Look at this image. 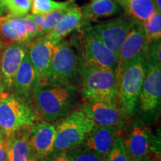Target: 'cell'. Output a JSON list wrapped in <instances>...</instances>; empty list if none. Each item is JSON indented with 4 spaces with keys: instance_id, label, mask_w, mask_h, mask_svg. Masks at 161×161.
Segmentation results:
<instances>
[{
    "instance_id": "obj_4",
    "label": "cell",
    "mask_w": 161,
    "mask_h": 161,
    "mask_svg": "<svg viewBox=\"0 0 161 161\" xmlns=\"http://www.w3.org/2000/svg\"><path fill=\"white\" fill-rule=\"evenodd\" d=\"M37 119V113L22 98L0 92V130L8 135L31 127Z\"/></svg>"
},
{
    "instance_id": "obj_3",
    "label": "cell",
    "mask_w": 161,
    "mask_h": 161,
    "mask_svg": "<svg viewBox=\"0 0 161 161\" xmlns=\"http://www.w3.org/2000/svg\"><path fill=\"white\" fill-rule=\"evenodd\" d=\"M146 67V58H141L116 74L119 109L124 116H131L135 112Z\"/></svg>"
},
{
    "instance_id": "obj_7",
    "label": "cell",
    "mask_w": 161,
    "mask_h": 161,
    "mask_svg": "<svg viewBox=\"0 0 161 161\" xmlns=\"http://www.w3.org/2000/svg\"><path fill=\"white\" fill-rule=\"evenodd\" d=\"M133 21L134 19L128 17H119L96 25L86 24L84 27L119 57Z\"/></svg>"
},
{
    "instance_id": "obj_21",
    "label": "cell",
    "mask_w": 161,
    "mask_h": 161,
    "mask_svg": "<svg viewBox=\"0 0 161 161\" xmlns=\"http://www.w3.org/2000/svg\"><path fill=\"white\" fill-rule=\"evenodd\" d=\"M122 11V8L115 0H92L80 8L81 24L86 25L98 18L111 17Z\"/></svg>"
},
{
    "instance_id": "obj_19",
    "label": "cell",
    "mask_w": 161,
    "mask_h": 161,
    "mask_svg": "<svg viewBox=\"0 0 161 161\" xmlns=\"http://www.w3.org/2000/svg\"><path fill=\"white\" fill-rule=\"evenodd\" d=\"M36 84L35 69L26 53L14 78L13 88L18 97L27 98L32 95Z\"/></svg>"
},
{
    "instance_id": "obj_25",
    "label": "cell",
    "mask_w": 161,
    "mask_h": 161,
    "mask_svg": "<svg viewBox=\"0 0 161 161\" xmlns=\"http://www.w3.org/2000/svg\"><path fill=\"white\" fill-rule=\"evenodd\" d=\"M32 0H0V11L8 12L7 16L25 17L30 11Z\"/></svg>"
},
{
    "instance_id": "obj_29",
    "label": "cell",
    "mask_w": 161,
    "mask_h": 161,
    "mask_svg": "<svg viewBox=\"0 0 161 161\" xmlns=\"http://www.w3.org/2000/svg\"><path fill=\"white\" fill-rule=\"evenodd\" d=\"M161 41L158 40L148 45L146 60L152 63L161 64Z\"/></svg>"
},
{
    "instance_id": "obj_2",
    "label": "cell",
    "mask_w": 161,
    "mask_h": 161,
    "mask_svg": "<svg viewBox=\"0 0 161 161\" xmlns=\"http://www.w3.org/2000/svg\"><path fill=\"white\" fill-rule=\"evenodd\" d=\"M81 92L86 102L117 106V78L115 72L79 61Z\"/></svg>"
},
{
    "instance_id": "obj_34",
    "label": "cell",
    "mask_w": 161,
    "mask_h": 161,
    "mask_svg": "<svg viewBox=\"0 0 161 161\" xmlns=\"http://www.w3.org/2000/svg\"><path fill=\"white\" fill-rule=\"evenodd\" d=\"M4 91V86L3 84V81H2V78H1V72H0V92Z\"/></svg>"
},
{
    "instance_id": "obj_13",
    "label": "cell",
    "mask_w": 161,
    "mask_h": 161,
    "mask_svg": "<svg viewBox=\"0 0 161 161\" xmlns=\"http://www.w3.org/2000/svg\"><path fill=\"white\" fill-rule=\"evenodd\" d=\"M27 44L14 43L0 49V72L3 86L13 89L14 78L27 53Z\"/></svg>"
},
{
    "instance_id": "obj_27",
    "label": "cell",
    "mask_w": 161,
    "mask_h": 161,
    "mask_svg": "<svg viewBox=\"0 0 161 161\" xmlns=\"http://www.w3.org/2000/svg\"><path fill=\"white\" fill-rule=\"evenodd\" d=\"M67 156L70 161H104V159L102 158L97 153L79 146L73 149L66 152Z\"/></svg>"
},
{
    "instance_id": "obj_11",
    "label": "cell",
    "mask_w": 161,
    "mask_h": 161,
    "mask_svg": "<svg viewBox=\"0 0 161 161\" xmlns=\"http://www.w3.org/2000/svg\"><path fill=\"white\" fill-rule=\"evenodd\" d=\"M53 46V44L44 35L35 38L27 44V53L35 69L38 84L48 82Z\"/></svg>"
},
{
    "instance_id": "obj_28",
    "label": "cell",
    "mask_w": 161,
    "mask_h": 161,
    "mask_svg": "<svg viewBox=\"0 0 161 161\" xmlns=\"http://www.w3.org/2000/svg\"><path fill=\"white\" fill-rule=\"evenodd\" d=\"M104 161H128L124 141L119 136H116L115 138L111 149Z\"/></svg>"
},
{
    "instance_id": "obj_35",
    "label": "cell",
    "mask_w": 161,
    "mask_h": 161,
    "mask_svg": "<svg viewBox=\"0 0 161 161\" xmlns=\"http://www.w3.org/2000/svg\"><path fill=\"white\" fill-rule=\"evenodd\" d=\"M3 136V133H2V131H1V130H0V137H1V136Z\"/></svg>"
},
{
    "instance_id": "obj_26",
    "label": "cell",
    "mask_w": 161,
    "mask_h": 161,
    "mask_svg": "<svg viewBox=\"0 0 161 161\" xmlns=\"http://www.w3.org/2000/svg\"><path fill=\"white\" fill-rule=\"evenodd\" d=\"M142 28L146 34L148 43L160 40L161 37V14L160 11H156L149 19L142 22Z\"/></svg>"
},
{
    "instance_id": "obj_14",
    "label": "cell",
    "mask_w": 161,
    "mask_h": 161,
    "mask_svg": "<svg viewBox=\"0 0 161 161\" xmlns=\"http://www.w3.org/2000/svg\"><path fill=\"white\" fill-rule=\"evenodd\" d=\"M55 126L49 122H35L30 127L29 144L38 160H43L54 151Z\"/></svg>"
},
{
    "instance_id": "obj_36",
    "label": "cell",
    "mask_w": 161,
    "mask_h": 161,
    "mask_svg": "<svg viewBox=\"0 0 161 161\" xmlns=\"http://www.w3.org/2000/svg\"><path fill=\"white\" fill-rule=\"evenodd\" d=\"M116 2H118V1H121V0H115Z\"/></svg>"
},
{
    "instance_id": "obj_18",
    "label": "cell",
    "mask_w": 161,
    "mask_h": 161,
    "mask_svg": "<svg viewBox=\"0 0 161 161\" xmlns=\"http://www.w3.org/2000/svg\"><path fill=\"white\" fill-rule=\"evenodd\" d=\"M117 130L115 127L95 125L93 128L86 134L80 146L97 153L104 159L117 136Z\"/></svg>"
},
{
    "instance_id": "obj_31",
    "label": "cell",
    "mask_w": 161,
    "mask_h": 161,
    "mask_svg": "<svg viewBox=\"0 0 161 161\" xmlns=\"http://www.w3.org/2000/svg\"><path fill=\"white\" fill-rule=\"evenodd\" d=\"M0 161H8L6 152L3 136L0 137Z\"/></svg>"
},
{
    "instance_id": "obj_1",
    "label": "cell",
    "mask_w": 161,
    "mask_h": 161,
    "mask_svg": "<svg viewBox=\"0 0 161 161\" xmlns=\"http://www.w3.org/2000/svg\"><path fill=\"white\" fill-rule=\"evenodd\" d=\"M32 95L36 113L46 122L69 115L77 98L75 87L68 84L37 83Z\"/></svg>"
},
{
    "instance_id": "obj_33",
    "label": "cell",
    "mask_w": 161,
    "mask_h": 161,
    "mask_svg": "<svg viewBox=\"0 0 161 161\" xmlns=\"http://www.w3.org/2000/svg\"><path fill=\"white\" fill-rule=\"evenodd\" d=\"M142 161H155V159L152 158V157L149 155H147Z\"/></svg>"
},
{
    "instance_id": "obj_5",
    "label": "cell",
    "mask_w": 161,
    "mask_h": 161,
    "mask_svg": "<svg viewBox=\"0 0 161 161\" xmlns=\"http://www.w3.org/2000/svg\"><path fill=\"white\" fill-rule=\"evenodd\" d=\"M95 125L81 110L72 111L59 121L55 127L53 152H66L79 146Z\"/></svg>"
},
{
    "instance_id": "obj_20",
    "label": "cell",
    "mask_w": 161,
    "mask_h": 161,
    "mask_svg": "<svg viewBox=\"0 0 161 161\" xmlns=\"http://www.w3.org/2000/svg\"><path fill=\"white\" fill-rule=\"evenodd\" d=\"M81 24L80 8L74 5L63 16L55 27L45 36L54 46L61 41L64 37L75 29H79Z\"/></svg>"
},
{
    "instance_id": "obj_10",
    "label": "cell",
    "mask_w": 161,
    "mask_h": 161,
    "mask_svg": "<svg viewBox=\"0 0 161 161\" xmlns=\"http://www.w3.org/2000/svg\"><path fill=\"white\" fill-rule=\"evenodd\" d=\"M148 45L142 22L134 19L131 29L121 48L116 74L135 60L146 58Z\"/></svg>"
},
{
    "instance_id": "obj_24",
    "label": "cell",
    "mask_w": 161,
    "mask_h": 161,
    "mask_svg": "<svg viewBox=\"0 0 161 161\" xmlns=\"http://www.w3.org/2000/svg\"><path fill=\"white\" fill-rule=\"evenodd\" d=\"M75 0L56 2L54 0H32L31 14H44L55 10L72 8L75 5Z\"/></svg>"
},
{
    "instance_id": "obj_9",
    "label": "cell",
    "mask_w": 161,
    "mask_h": 161,
    "mask_svg": "<svg viewBox=\"0 0 161 161\" xmlns=\"http://www.w3.org/2000/svg\"><path fill=\"white\" fill-rule=\"evenodd\" d=\"M146 74L139 96L138 103L146 116L157 115L161 103V64L146 60Z\"/></svg>"
},
{
    "instance_id": "obj_8",
    "label": "cell",
    "mask_w": 161,
    "mask_h": 161,
    "mask_svg": "<svg viewBox=\"0 0 161 161\" xmlns=\"http://www.w3.org/2000/svg\"><path fill=\"white\" fill-rule=\"evenodd\" d=\"M79 35L80 60L83 63L107 68L116 73L119 57L85 28Z\"/></svg>"
},
{
    "instance_id": "obj_30",
    "label": "cell",
    "mask_w": 161,
    "mask_h": 161,
    "mask_svg": "<svg viewBox=\"0 0 161 161\" xmlns=\"http://www.w3.org/2000/svg\"><path fill=\"white\" fill-rule=\"evenodd\" d=\"M45 161H70V160L65 152H53L46 157Z\"/></svg>"
},
{
    "instance_id": "obj_6",
    "label": "cell",
    "mask_w": 161,
    "mask_h": 161,
    "mask_svg": "<svg viewBox=\"0 0 161 161\" xmlns=\"http://www.w3.org/2000/svg\"><path fill=\"white\" fill-rule=\"evenodd\" d=\"M78 54L71 43L60 41L53 46L47 83L72 85L78 79Z\"/></svg>"
},
{
    "instance_id": "obj_23",
    "label": "cell",
    "mask_w": 161,
    "mask_h": 161,
    "mask_svg": "<svg viewBox=\"0 0 161 161\" xmlns=\"http://www.w3.org/2000/svg\"><path fill=\"white\" fill-rule=\"evenodd\" d=\"M70 8H71L55 10L44 14H29L26 15V17L35 22V23L39 27L42 35H46L55 27L56 24Z\"/></svg>"
},
{
    "instance_id": "obj_12",
    "label": "cell",
    "mask_w": 161,
    "mask_h": 161,
    "mask_svg": "<svg viewBox=\"0 0 161 161\" xmlns=\"http://www.w3.org/2000/svg\"><path fill=\"white\" fill-rule=\"evenodd\" d=\"M151 130L141 121H135L124 142L128 161H142L152 148Z\"/></svg>"
},
{
    "instance_id": "obj_16",
    "label": "cell",
    "mask_w": 161,
    "mask_h": 161,
    "mask_svg": "<svg viewBox=\"0 0 161 161\" xmlns=\"http://www.w3.org/2000/svg\"><path fill=\"white\" fill-rule=\"evenodd\" d=\"M81 111L98 125L115 127L117 129L124 126V116L117 106L86 101L81 107Z\"/></svg>"
},
{
    "instance_id": "obj_32",
    "label": "cell",
    "mask_w": 161,
    "mask_h": 161,
    "mask_svg": "<svg viewBox=\"0 0 161 161\" xmlns=\"http://www.w3.org/2000/svg\"><path fill=\"white\" fill-rule=\"evenodd\" d=\"M154 4H155V7L157 11H161V0H154Z\"/></svg>"
},
{
    "instance_id": "obj_17",
    "label": "cell",
    "mask_w": 161,
    "mask_h": 161,
    "mask_svg": "<svg viewBox=\"0 0 161 161\" xmlns=\"http://www.w3.org/2000/svg\"><path fill=\"white\" fill-rule=\"evenodd\" d=\"M29 128H25L5 135L4 143L8 161H37L29 141Z\"/></svg>"
},
{
    "instance_id": "obj_22",
    "label": "cell",
    "mask_w": 161,
    "mask_h": 161,
    "mask_svg": "<svg viewBox=\"0 0 161 161\" xmlns=\"http://www.w3.org/2000/svg\"><path fill=\"white\" fill-rule=\"evenodd\" d=\"M116 3L140 22L148 20L157 11L154 0H121Z\"/></svg>"
},
{
    "instance_id": "obj_15",
    "label": "cell",
    "mask_w": 161,
    "mask_h": 161,
    "mask_svg": "<svg viewBox=\"0 0 161 161\" xmlns=\"http://www.w3.org/2000/svg\"><path fill=\"white\" fill-rule=\"evenodd\" d=\"M31 40L25 16H0V49L14 43H29Z\"/></svg>"
}]
</instances>
